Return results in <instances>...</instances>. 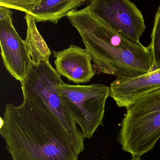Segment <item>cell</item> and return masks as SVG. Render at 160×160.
Wrapping results in <instances>:
<instances>
[{
  "label": "cell",
  "mask_w": 160,
  "mask_h": 160,
  "mask_svg": "<svg viewBox=\"0 0 160 160\" xmlns=\"http://www.w3.org/2000/svg\"><path fill=\"white\" fill-rule=\"evenodd\" d=\"M0 133L12 160H78L69 133L41 102L23 98L19 106L7 104Z\"/></svg>",
  "instance_id": "obj_1"
},
{
  "label": "cell",
  "mask_w": 160,
  "mask_h": 160,
  "mask_svg": "<svg viewBox=\"0 0 160 160\" xmlns=\"http://www.w3.org/2000/svg\"><path fill=\"white\" fill-rule=\"evenodd\" d=\"M66 17L92 55L96 74L129 78L153 71L149 46L131 42L96 17L87 6L69 12Z\"/></svg>",
  "instance_id": "obj_2"
},
{
  "label": "cell",
  "mask_w": 160,
  "mask_h": 160,
  "mask_svg": "<svg viewBox=\"0 0 160 160\" xmlns=\"http://www.w3.org/2000/svg\"><path fill=\"white\" fill-rule=\"evenodd\" d=\"M126 108L117 140L124 151L141 158L154 148L160 138V88Z\"/></svg>",
  "instance_id": "obj_3"
},
{
  "label": "cell",
  "mask_w": 160,
  "mask_h": 160,
  "mask_svg": "<svg viewBox=\"0 0 160 160\" xmlns=\"http://www.w3.org/2000/svg\"><path fill=\"white\" fill-rule=\"evenodd\" d=\"M62 82L49 62L43 60L37 65L32 61L27 76L21 82L23 98L41 102L47 106L65 128L80 155L84 149L85 138L62 99L58 88Z\"/></svg>",
  "instance_id": "obj_4"
},
{
  "label": "cell",
  "mask_w": 160,
  "mask_h": 160,
  "mask_svg": "<svg viewBox=\"0 0 160 160\" xmlns=\"http://www.w3.org/2000/svg\"><path fill=\"white\" fill-rule=\"evenodd\" d=\"M58 88L64 103L80 125L84 138L91 139L102 125L110 87L102 84L71 85L63 81Z\"/></svg>",
  "instance_id": "obj_5"
},
{
  "label": "cell",
  "mask_w": 160,
  "mask_h": 160,
  "mask_svg": "<svg viewBox=\"0 0 160 160\" xmlns=\"http://www.w3.org/2000/svg\"><path fill=\"white\" fill-rule=\"evenodd\" d=\"M91 12L109 27L131 42L140 44L146 29L140 9L130 0H89Z\"/></svg>",
  "instance_id": "obj_6"
},
{
  "label": "cell",
  "mask_w": 160,
  "mask_h": 160,
  "mask_svg": "<svg viewBox=\"0 0 160 160\" xmlns=\"http://www.w3.org/2000/svg\"><path fill=\"white\" fill-rule=\"evenodd\" d=\"M0 44L4 66L21 82L31 67L32 59L24 40L14 28L10 8L0 6Z\"/></svg>",
  "instance_id": "obj_7"
},
{
  "label": "cell",
  "mask_w": 160,
  "mask_h": 160,
  "mask_svg": "<svg viewBox=\"0 0 160 160\" xmlns=\"http://www.w3.org/2000/svg\"><path fill=\"white\" fill-rule=\"evenodd\" d=\"M55 70L60 76L76 83L90 82L96 75L93 58L86 48L75 45L59 52L53 51Z\"/></svg>",
  "instance_id": "obj_8"
},
{
  "label": "cell",
  "mask_w": 160,
  "mask_h": 160,
  "mask_svg": "<svg viewBox=\"0 0 160 160\" xmlns=\"http://www.w3.org/2000/svg\"><path fill=\"white\" fill-rule=\"evenodd\" d=\"M110 87V97L118 107L126 108L140 97L160 88V68L139 77L117 78Z\"/></svg>",
  "instance_id": "obj_9"
},
{
  "label": "cell",
  "mask_w": 160,
  "mask_h": 160,
  "mask_svg": "<svg viewBox=\"0 0 160 160\" xmlns=\"http://www.w3.org/2000/svg\"><path fill=\"white\" fill-rule=\"evenodd\" d=\"M85 0H42L31 13L36 22L49 21L57 24L69 12L76 10Z\"/></svg>",
  "instance_id": "obj_10"
},
{
  "label": "cell",
  "mask_w": 160,
  "mask_h": 160,
  "mask_svg": "<svg viewBox=\"0 0 160 160\" xmlns=\"http://www.w3.org/2000/svg\"><path fill=\"white\" fill-rule=\"evenodd\" d=\"M25 19L27 23V34L24 41L32 62L38 65L43 60L49 62L51 51L38 30L35 18L31 14L26 13Z\"/></svg>",
  "instance_id": "obj_11"
},
{
  "label": "cell",
  "mask_w": 160,
  "mask_h": 160,
  "mask_svg": "<svg viewBox=\"0 0 160 160\" xmlns=\"http://www.w3.org/2000/svg\"><path fill=\"white\" fill-rule=\"evenodd\" d=\"M151 38L149 46L153 55L154 71L160 68V6L155 17Z\"/></svg>",
  "instance_id": "obj_12"
},
{
  "label": "cell",
  "mask_w": 160,
  "mask_h": 160,
  "mask_svg": "<svg viewBox=\"0 0 160 160\" xmlns=\"http://www.w3.org/2000/svg\"><path fill=\"white\" fill-rule=\"evenodd\" d=\"M42 0H0V6L31 14Z\"/></svg>",
  "instance_id": "obj_13"
},
{
  "label": "cell",
  "mask_w": 160,
  "mask_h": 160,
  "mask_svg": "<svg viewBox=\"0 0 160 160\" xmlns=\"http://www.w3.org/2000/svg\"><path fill=\"white\" fill-rule=\"evenodd\" d=\"M131 160H141V158H135V157H132Z\"/></svg>",
  "instance_id": "obj_14"
}]
</instances>
